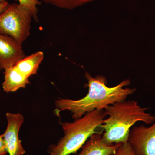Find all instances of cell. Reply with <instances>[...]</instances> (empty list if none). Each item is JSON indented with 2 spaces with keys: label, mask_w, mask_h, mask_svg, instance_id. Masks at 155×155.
Wrapping results in <instances>:
<instances>
[{
  "label": "cell",
  "mask_w": 155,
  "mask_h": 155,
  "mask_svg": "<svg viewBox=\"0 0 155 155\" xmlns=\"http://www.w3.org/2000/svg\"><path fill=\"white\" fill-rule=\"evenodd\" d=\"M84 76L88 87V93L85 97L77 100L60 98L55 101L59 112L69 111L75 120L95 110H104L114 103L125 101L136 91L135 88H124L130 84L129 79H124L118 85L109 87L104 76L97 75L94 78L87 72H85Z\"/></svg>",
  "instance_id": "cell-1"
},
{
  "label": "cell",
  "mask_w": 155,
  "mask_h": 155,
  "mask_svg": "<svg viewBox=\"0 0 155 155\" xmlns=\"http://www.w3.org/2000/svg\"><path fill=\"white\" fill-rule=\"evenodd\" d=\"M147 110L134 100H125L108 106L104 110L107 117L100 126L104 131L103 141L107 144L127 143L130 128L136 122L148 125L155 122V115L147 113Z\"/></svg>",
  "instance_id": "cell-2"
},
{
  "label": "cell",
  "mask_w": 155,
  "mask_h": 155,
  "mask_svg": "<svg viewBox=\"0 0 155 155\" xmlns=\"http://www.w3.org/2000/svg\"><path fill=\"white\" fill-rule=\"evenodd\" d=\"M107 117L104 110H96L72 122H62L64 136L56 145L50 146V155L75 153L103 124Z\"/></svg>",
  "instance_id": "cell-3"
},
{
  "label": "cell",
  "mask_w": 155,
  "mask_h": 155,
  "mask_svg": "<svg viewBox=\"0 0 155 155\" xmlns=\"http://www.w3.org/2000/svg\"><path fill=\"white\" fill-rule=\"evenodd\" d=\"M33 15L30 9L19 3L10 4L0 14V34L22 45L30 35Z\"/></svg>",
  "instance_id": "cell-4"
},
{
  "label": "cell",
  "mask_w": 155,
  "mask_h": 155,
  "mask_svg": "<svg viewBox=\"0 0 155 155\" xmlns=\"http://www.w3.org/2000/svg\"><path fill=\"white\" fill-rule=\"evenodd\" d=\"M128 142L136 155H155V121L149 127H132Z\"/></svg>",
  "instance_id": "cell-5"
},
{
  "label": "cell",
  "mask_w": 155,
  "mask_h": 155,
  "mask_svg": "<svg viewBox=\"0 0 155 155\" xmlns=\"http://www.w3.org/2000/svg\"><path fill=\"white\" fill-rule=\"evenodd\" d=\"M8 125L3 134V139L9 155H23L25 151L19 139V132L20 127L24 122V117L20 114H6Z\"/></svg>",
  "instance_id": "cell-6"
},
{
  "label": "cell",
  "mask_w": 155,
  "mask_h": 155,
  "mask_svg": "<svg viewBox=\"0 0 155 155\" xmlns=\"http://www.w3.org/2000/svg\"><path fill=\"white\" fill-rule=\"evenodd\" d=\"M22 45L0 34V71L12 67L25 57Z\"/></svg>",
  "instance_id": "cell-7"
},
{
  "label": "cell",
  "mask_w": 155,
  "mask_h": 155,
  "mask_svg": "<svg viewBox=\"0 0 155 155\" xmlns=\"http://www.w3.org/2000/svg\"><path fill=\"white\" fill-rule=\"evenodd\" d=\"M102 134L101 132L94 133L84 145L78 155H115L122 144H106L103 141Z\"/></svg>",
  "instance_id": "cell-8"
},
{
  "label": "cell",
  "mask_w": 155,
  "mask_h": 155,
  "mask_svg": "<svg viewBox=\"0 0 155 155\" xmlns=\"http://www.w3.org/2000/svg\"><path fill=\"white\" fill-rule=\"evenodd\" d=\"M29 83V79L20 76L14 66L5 69L2 88L6 92H13L20 88H25Z\"/></svg>",
  "instance_id": "cell-9"
},
{
  "label": "cell",
  "mask_w": 155,
  "mask_h": 155,
  "mask_svg": "<svg viewBox=\"0 0 155 155\" xmlns=\"http://www.w3.org/2000/svg\"><path fill=\"white\" fill-rule=\"evenodd\" d=\"M42 2L59 8L71 10L96 0H41Z\"/></svg>",
  "instance_id": "cell-10"
},
{
  "label": "cell",
  "mask_w": 155,
  "mask_h": 155,
  "mask_svg": "<svg viewBox=\"0 0 155 155\" xmlns=\"http://www.w3.org/2000/svg\"><path fill=\"white\" fill-rule=\"evenodd\" d=\"M19 2V4L25 6L28 8L32 12L33 15V19L37 22L38 18V6L40 4L39 0H17Z\"/></svg>",
  "instance_id": "cell-11"
},
{
  "label": "cell",
  "mask_w": 155,
  "mask_h": 155,
  "mask_svg": "<svg viewBox=\"0 0 155 155\" xmlns=\"http://www.w3.org/2000/svg\"><path fill=\"white\" fill-rule=\"evenodd\" d=\"M114 155H136L128 143L121 145Z\"/></svg>",
  "instance_id": "cell-12"
},
{
  "label": "cell",
  "mask_w": 155,
  "mask_h": 155,
  "mask_svg": "<svg viewBox=\"0 0 155 155\" xmlns=\"http://www.w3.org/2000/svg\"><path fill=\"white\" fill-rule=\"evenodd\" d=\"M7 153L8 152L5 144L3 139L2 134L0 135V155H6Z\"/></svg>",
  "instance_id": "cell-13"
},
{
  "label": "cell",
  "mask_w": 155,
  "mask_h": 155,
  "mask_svg": "<svg viewBox=\"0 0 155 155\" xmlns=\"http://www.w3.org/2000/svg\"><path fill=\"white\" fill-rule=\"evenodd\" d=\"M9 5L10 4L7 1L0 2V14L7 9Z\"/></svg>",
  "instance_id": "cell-14"
},
{
  "label": "cell",
  "mask_w": 155,
  "mask_h": 155,
  "mask_svg": "<svg viewBox=\"0 0 155 155\" xmlns=\"http://www.w3.org/2000/svg\"><path fill=\"white\" fill-rule=\"evenodd\" d=\"M7 1V0H0V2H4V1Z\"/></svg>",
  "instance_id": "cell-15"
}]
</instances>
